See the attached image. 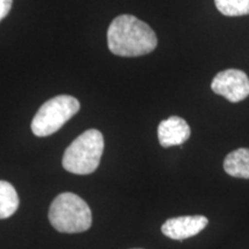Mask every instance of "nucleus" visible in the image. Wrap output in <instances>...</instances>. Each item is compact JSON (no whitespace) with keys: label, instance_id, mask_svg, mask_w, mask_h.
Masks as SVG:
<instances>
[{"label":"nucleus","instance_id":"nucleus-8","mask_svg":"<svg viewBox=\"0 0 249 249\" xmlns=\"http://www.w3.org/2000/svg\"><path fill=\"white\" fill-rule=\"evenodd\" d=\"M224 170L234 178L249 179V149L239 148L230 152L224 160Z\"/></svg>","mask_w":249,"mask_h":249},{"label":"nucleus","instance_id":"nucleus-6","mask_svg":"<svg viewBox=\"0 0 249 249\" xmlns=\"http://www.w3.org/2000/svg\"><path fill=\"white\" fill-rule=\"evenodd\" d=\"M208 218L204 216H181L170 218L161 226V232L173 240H185L198 234L208 225Z\"/></svg>","mask_w":249,"mask_h":249},{"label":"nucleus","instance_id":"nucleus-10","mask_svg":"<svg viewBox=\"0 0 249 249\" xmlns=\"http://www.w3.org/2000/svg\"><path fill=\"white\" fill-rule=\"evenodd\" d=\"M214 5L225 17L249 15V0H214Z\"/></svg>","mask_w":249,"mask_h":249},{"label":"nucleus","instance_id":"nucleus-9","mask_svg":"<svg viewBox=\"0 0 249 249\" xmlns=\"http://www.w3.org/2000/svg\"><path fill=\"white\" fill-rule=\"evenodd\" d=\"M18 196L13 185L0 180V219H6L14 214L18 208Z\"/></svg>","mask_w":249,"mask_h":249},{"label":"nucleus","instance_id":"nucleus-3","mask_svg":"<svg viewBox=\"0 0 249 249\" xmlns=\"http://www.w3.org/2000/svg\"><path fill=\"white\" fill-rule=\"evenodd\" d=\"M104 151V138L97 129H88L71 143L62 157L68 172L86 176L95 172Z\"/></svg>","mask_w":249,"mask_h":249},{"label":"nucleus","instance_id":"nucleus-5","mask_svg":"<svg viewBox=\"0 0 249 249\" xmlns=\"http://www.w3.org/2000/svg\"><path fill=\"white\" fill-rule=\"evenodd\" d=\"M211 89L231 103L244 101L249 96V79L245 71L226 70L219 71L211 82Z\"/></svg>","mask_w":249,"mask_h":249},{"label":"nucleus","instance_id":"nucleus-7","mask_svg":"<svg viewBox=\"0 0 249 249\" xmlns=\"http://www.w3.org/2000/svg\"><path fill=\"white\" fill-rule=\"evenodd\" d=\"M158 141L164 148L181 145L191 136V127L180 117H170L158 126Z\"/></svg>","mask_w":249,"mask_h":249},{"label":"nucleus","instance_id":"nucleus-2","mask_svg":"<svg viewBox=\"0 0 249 249\" xmlns=\"http://www.w3.org/2000/svg\"><path fill=\"white\" fill-rule=\"evenodd\" d=\"M51 225L61 233H80L90 229L92 222L89 205L74 193H62L49 210Z\"/></svg>","mask_w":249,"mask_h":249},{"label":"nucleus","instance_id":"nucleus-11","mask_svg":"<svg viewBox=\"0 0 249 249\" xmlns=\"http://www.w3.org/2000/svg\"><path fill=\"white\" fill-rule=\"evenodd\" d=\"M12 2L13 0H0V21L7 17L12 8Z\"/></svg>","mask_w":249,"mask_h":249},{"label":"nucleus","instance_id":"nucleus-1","mask_svg":"<svg viewBox=\"0 0 249 249\" xmlns=\"http://www.w3.org/2000/svg\"><path fill=\"white\" fill-rule=\"evenodd\" d=\"M155 31L133 15H119L112 21L107 30V45L119 57H141L149 54L157 46Z\"/></svg>","mask_w":249,"mask_h":249},{"label":"nucleus","instance_id":"nucleus-4","mask_svg":"<svg viewBox=\"0 0 249 249\" xmlns=\"http://www.w3.org/2000/svg\"><path fill=\"white\" fill-rule=\"evenodd\" d=\"M80 111V102L70 95H60L45 102L31 121V130L38 138L52 135Z\"/></svg>","mask_w":249,"mask_h":249}]
</instances>
